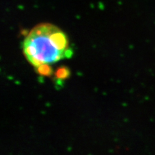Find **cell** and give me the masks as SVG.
Here are the masks:
<instances>
[{
    "instance_id": "cell-1",
    "label": "cell",
    "mask_w": 155,
    "mask_h": 155,
    "mask_svg": "<svg viewBox=\"0 0 155 155\" xmlns=\"http://www.w3.org/2000/svg\"><path fill=\"white\" fill-rule=\"evenodd\" d=\"M22 48L26 59L36 68L69 58L73 55L66 35L49 23L35 27L24 39Z\"/></svg>"
}]
</instances>
